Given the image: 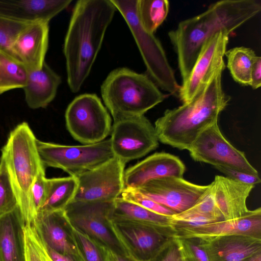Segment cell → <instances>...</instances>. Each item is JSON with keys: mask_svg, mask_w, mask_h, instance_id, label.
Returning <instances> with one entry per match:
<instances>
[{"mask_svg": "<svg viewBox=\"0 0 261 261\" xmlns=\"http://www.w3.org/2000/svg\"><path fill=\"white\" fill-rule=\"evenodd\" d=\"M261 10L258 0H223L211 4L203 12L180 21L168 32L177 55L182 83L189 76L206 41L221 30L230 34Z\"/></svg>", "mask_w": 261, "mask_h": 261, "instance_id": "1", "label": "cell"}, {"mask_svg": "<svg viewBox=\"0 0 261 261\" xmlns=\"http://www.w3.org/2000/svg\"><path fill=\"white\" fill-rule=\"evenodd\" d=\"M116 10L111 0L76 2L63 46L67 83L73 93L88 76Z\"/></svg>", "mask_w": 261, "mask_h": 261, "instance_id": "2", "label": "cell"}, {"mask_svg": "<svg viewBox=\"0 0 261 261\" xmlns=\"http://www.w3.org/2000/svg\"><path fill=\"white\" fill-rule=\"evenodd\" d=\"M217 71L206 86L192 100L167 109L155 122L159 141L180 150H189L197 136L218 121L230 96L223 91L222 74Z\"/></svg>", "mask_w": 261, "mask_h": 261, "instance_id": "3", "label": "cell"}, {"mask_svg": "<svg viewBox=\"0 0 261 261\" xmlns=\"http://www.w3.org/2000/svg\"><path fill=\"white\" fill-rule=\"evenodd\" d=\"M100 92L114 121L144 115L167 97L147 74L126 67L110 72L101 84Z\"/></svg>", "mask_w": 261, "mask_h": 261, "instance_id": "4", "label": "cell"}, {"mask_svg": "<svg viewBox=\"0 0 261 261\" xmlns=\"http://www.w3.org/2000/svg\"><path fill=\"white\" fill-rule=\"evenodd\" d=\"M37 139L28 123L23 122L10 132L2 149L1 156L6 162L25 225L32 224L35 218L32 186L39 172L45 169L37 150Z\"/></svg>", "mask_w": 261, "mask_h": 261, "instance_id": "5", "label": "cell"}, {"mask_svg": "<svg viewBox=\"0 0 261 261\" xmlns=\"http://www.w3.org/2000/svg\"><path fill=\"white\" fill-rule=\"evenodd\" d=\"M123 17L135 39L145 65L147 75L162 90L177 96L180 87L164 49L154 34L141 23L137 0H111Z\"/></svg>", "mask_w": 261, "mask_h": 261, "instance_id": "6", "label": "cell"}, {"mask_svg": "<svg viewBox=\"0 0 261 261\" xmlns=\"http://www.w3.org/2000/svg\"><path fill=\"white\" fill-rule=\"evenodd\" d=\"M36 145L43 165L61 169L76 176L115 157L110 138L98 143L65 145L37 139Z\"/></svg>", "mask_w": 261, "mask_h": 261, "instance_id": "7", "label": "cell"}, {"mask_svg": "<svg viewBox=\"0 0 261 261\" xmlns=\"http://www.w3.org/2000/svg\"><path fill=\"white\" fill-rule=\"evenodd\" d=\"M66 125L72 137L83 144L102 141L111 133V116L97 95H78L69 104Z\"/></svg>", "mask_w": 261, "mask_h": 261, "instance_id": "8", "label": "cell"}, {"mask_svg": "<svg viewBox=\"0 0 261 261\" xmlns=\"http://www.w3.org/2000/svg\"><path fill=\"white\" fill-rule=\"evenodd\" d=\"M111 134L114 156L125 164L143 157L159 146L154 126L144 115L114 121Z\"/></svg>", "mask_w": 261, "mask_h": 261, "instance_id": "9", "label": "cell"}, {"mask_svg": "<svg viewBox=\"0 0 261 261\" xmlns=\"http://www.w3.org/2000/svg\"><path fill=\"white\" fill-rule=\"evenodd\" d=\"M188 151L191 157L196 162L258 175V171L249 163L244 152L235 148L223 135L218 121L202 131Z\"/></svg>", "mask_w": 261, "mask_h": 261, "instance_id": "10", "label": "cell"}, {"mask_svg": "<svg viewBox=\"0 0 261 261\" xmlns=\"http://www.w3.org/2000/svg\"><path fill=\"white\" fill-rule=\"evenodd\" d=\"M125 164L114 157L103 164L75 176L78 181L72 201L113 202L125 189Z\"/></svg>", "mask_w": 261, "mask_h": 261, "instance_id": "11", "label": "cell"}, {"mask_svg": "<svg viewBox=\"0 0 261 261\" xmlns=\"http://www.w3.org/2000/svg\"><path fill=\"white\" fill-rule=\"evenodd\" d=\"M229 34L221 30L205 43L189 76L180 86L177 96L183 103L190 101L201 92L217 71L225 69L223 57Z\"/></svg>", "mask_w": 261, "mask_h": 261, "instance_id": "12", "label": "cell"}, {"mask_svg": "<svg viewBox=\"0 0 261 261\" xmlns=\"http://www.w3.org/2000/svg\"><path fill=\"white\" fill-rule=\"evenodd\" d=\"M113 202L72 201L64 210L74 226L114 251L123 255L118 242L108 225Z\"/></svg>", "mask_w": 261, "mask_h": 261, "instance_id": "13", "label": "cell"}, {"mask_svg": "<svg viewBox=\"0 0 261 261\" xmlns=\"http://www.w3.org/2000/svg\"><path fill=\"white\" fill-rule=\"evenodd\" d=\"M207 188L183 177L168 176L149 181L136 190L178 214L192 207Z\"/></svg>", "mask_w": 261, "mask_h": 261, "instance_id": "14", "label": "cell"}, {"mask_svg": "<svg viewBox=\"0 0 261 261\" xmlns=\"http://www.w3.org/2000/svg\"><path fill=\"white\" fill-rule=\"evenodd\" d=\"M113 221L141 261H148L153 258L176 234L175 229L171 226Z\"/></svg>", "mask_w": 261, "mask_h": 261, "instance_id": "15", "label": "cell"}, {"mask_svg": "<svg viewBox=\"0 0 261 261\" xmlns=\"http://www.w3.org/2000/svg\"><path fill=\"white\" fill-rule=\"evenodd\" d=\"M186 166L177 156L156 152L124 171L125 188L137 189L152 180L165 177H183Z\"/></svg>", "mask_w": 261, "mask_h": 261, "instance_id": "16", "label": "cell"}, {"mask_svg": "<svg viewBox=\"0 0 261 261\" xmlns=\"http://www.w3.org/2000/svg\"><path fill=\"white\" fill-rule=\"evenodd\" d=\"M49 41V22L37 21L29 23L18 34L12 47L13 57L29 70L41 69Z\"/></svg>", "mask_w": 261, "mask_h": 261, "instance_id": "17", "label": "cell"}, {"mask_svg": "<svg viewBox=\"0 0 261 261\" xmlns=\"http://www.w3.org/2000/svg\"><path fill=\"white\" fill-rule=\"evenodd\" d=\"M63 212L40 211L32 225L48 247L76 261H86L74 238L65 229Z\"/></svg>", "mask_w": 261, "mask_h": 261, "instance_id": "18", "label": "cell"}, {"mask_svg": "<svg viewBox=\"0 0 261 261\" xmlns=\"http://www.w3.org/2000/svg\"><path fill=\"white\" fill-rule=\"evenodd\" d=\"M210 185L216 209L223 219L241 218L251 212L246 201L255 186L222 175L215 176Z\"/></svg>", "mask_w": 261, "mask_h": 261, "instance_id": "19", "label": "cell"}, {"mask_svg": "<svg viewBox=\"0 0 261 261\" xmlns=\"http://www.w3.org/2000/svg\"><path fill=\"white\" fill-rule=\"evenodd\" d=\"M176 231L177 236L192 235L206 238L243 235L261 239V208L251 210L248 214L241 218L219 221Z\"/></svg>", "mask_w": 261, "mask_h": 261, "instance_id": "20", "label": "cell"}, {"mask_svg": "<svg viewBox=\"0 0 261 261\" xmlns=\"http://www.w3.org/2000/svg\"><path fill=\"white\" fill-rule=\"evenodd\" d=\"M25 227L18 204L0 214V261H26Z\"/></svg>", "mask_w": 261, "mask_h": 261, "instance_id": "21", "label": "cell"}, {"mask_svg": "<svg viewBox=\"0 0 261 261\" xmlns=\"http://www.w3.org/2000/svg\"><path fill=\"white\" fill-rule=\"evenodd\" d=\"M202 238L210 261H243L261 252V239L243 235Z\"/></svg>", "mask_w": 261, "mask_h": 261, "instance_id": "22", "label": "cell"}, {"mask_svg": "<svg viewBox=\"0 0 261 261\" xmlns=\"http://www.w3.org/2000/svg\"><path fill=\"white\" fill-rule=\"evenodd\" d=\"M71 0H0V15L27 22L49 21Z\"/></svg>", "mask_w": 261, "mask_h": 261, "instance_id": "23", "label": "cell"}, {"mask_svg": "<svg viewBox=\"0 0 261 261\" xmlns=\"http://www.w3.org/2000/svg\"><path fill=\"white\" fill-rule=\"evenodd\" d=\"M61 82V76L46 62L40 69L27 71L22 89L28 106L32 109L46 108L55 98Z\"/></svg>", "mask_w": 261, "mask_h": 261, "instance_id": "24", "label": "cell"}, {"mask_svg": "<svg viewBox=\"0 0 261 261\" xmlns=\"http://www.w3.org/2000/svg\"><path fill=\"white\" fill-rule=\"evenodd\" d=\"M111 219L131 223L163 226H173L172 217L152 212L121 197L113 202Z\"/></svg>", "mask_w": 261, "mask_h": 261, "instance_id": "25", "label": "cell"}, {"mask_svg": "<svg viewBox=\"0 0 261 261\" xmlns=\"http://www.w3.org/2000/svg\"><path fill=\"white\" fill-rule=\"evenodd\" d=\"M48 184L47 198L39 211L64 210L73 200L77 191L78 181L76 177L70 175L48 178Z\"/></svg>", "mask_w": 261, "mask_h": 261, "instance_id": "26", "label": "cell"}, {"mask_svg": "<svg viewBox=\"0 0 261 261\" xmlns=\"http://www.w3.org/2000/svg\"><path fill=\"white\" fill-rule=\"evenodd\" d=\"M227 67L233 79L243 86H250L251 72L256 57L250 48L236 47L226 50Z\"/></svg>", "mask_w": 261, "mask_h": 261, "instance_id": "27", "label": "cell"}, {"mask_svg": "<svg viewBox=\"0 0 261 261\" xmlns=\"http://www.w3.org/2000/svg\"><path fill=\"white\" fill-rule=\"evenodd\" d=\"M27 70L11 55L0 49V95L10 90L23 88Z\"/></svg>", "mask_w": 261, "mask_h": 261, "instance_id": "28", "label": "cell"}, {"mask_svg": "<svg viewBox=\"0 0 261 261\" xmlns=\"http://www.w3.org/2000/svg\"><path fill=\"white\" fill-rule=\"evenodd\" d=\"M169 2L167 0H137V11L142 26L154 34L167 16Z\"/></svg>", "mask_w": 261, "mask_h": 261, "instance_id": "29", "label": "cell"}, {"mask_svg": "<svg viewBox=\"0 0 261 261\" xmlns=\"http://www.w3.org/2000/svg\"><path fill=\"white\" fill-rule=\"evenodd\" d=\"M63 218L65 227L74 238L86 261H105L99 242L74 226L64 210Z\"/></svg>", "mask_w": 261, "mask_h": 261, "instance_id": "30", "label": "cell"}, {"mask_svg": "<svg viewBox=\"0 0 261 261\" xmlns=\"http://www.w3.org/2000/svg\"><path fill=\"white\" fill-rule=\"evenodd\" d=\"M30 23L0 15V49L13 57L12 45L20 32Z\"/></svg>", "mask_w": 261, "mask_h": 261, "instance_id": "31", "label": "cell"}, {"mask_svg": "<svg viewBox=\"0 0 261 261\" xmlns=\"http://www.w3.org/2000/svg\"><path fill=\"white\" fill-rule=\"evenodd\" d=\"M26 261H53L45 244L32 224L24 229Z\"/></svg>", "mask_w": 261, "mask_h": 261, "instance_id": "32", "label": "cell"}, {"mask_svg": "<svg viewBox=\"0 0 261 261\" xmlns=\"http://www.w3.org/2000/svg\"><path fill=\"white\" fill-rule=\"evenodd\" d=\"M18 204L17 198L4 158L0 159V214Z\"/></svg>", "mask_w": 261, "mask_h": 261, "instance_id": "33", "label": "cell"}, {"mask_svg": "<svg viewBox=\"0 0 261 261\" xmlns=\"http://www.w3.org/2000/svg\"><path fill=\"white\" fill-rule=\"evenodd\" d=\"M176 237L187 261H210L203 238L192 235Z\"/></svg>", "mask_w": 261, "mask_h": 261, "instance_id": "34", "label": "cell"}, {"mask_svg": "<svg viewBox=\"0 0 261 261\" xmlns=\"http://www.w3.org/2000/svg\"><path fill=\"white\" fill-rule=\"evenodd\" d=\"M121 195L123 199L152 212L170 217L176 215L172 211L144 195L136 189L125 188Z\"/></svg>", "mask_w": 261, "mask_h": 261, "instance_id": "35", "label": "cell"}, {"mask_svg": "<svg viewBox=\"0 0 261 261\" xmlns=\"http://www.w3.org/2000/svg\"><path fill=\"white\" fill-rule=\"evenodd\" d=\"M48 189V178L45 177L44 169L36 177L31 189L32 205L35 217L46 201Z\"/></svg>", "mask_w": 261, "mask_h": 261, "instance_id": "36", "label": "cell"}, {"mask_svg": "<svg viewBox=\"0 0 261 261\" xmlns=\"http://www.w3.org/2000/svg\"><path fill=\"white\" fill-rule=\"evenodd\" d=\"M148 261H187L175 236L153 258Z\"/></svg>", "mask_w": 261, "mask_h": 261, "instance_id": "37", "label": "cell"}, {"mask_svg": "<svg viewBox=\"0 0 261 261\" xmlns=\"http://www.w3.org/2000/svg\"><path fill=\"white\" fill-rule=\"evenodd\" d=\"M214 167L225 175L226 177L242 183L255 186L260 182L258 175L249 174L227 167L216 166Z\"/></svg>", "mask_w": 261, "mask_h": 261, "instance_id": "38", "label": "cell"}, {"mask_svg": "<svg viewBox=\"0 0 261 261\" xmlns=\"http://www.w3.org/2000/svg\"><path fill=\"white\" fill-rule=\"evenodd\" d=\"M261 86V58L256 56L253 62L251 72L250 86L253 89H257Z\"/></svg>", "mask_w": 261, "mask_h": 261, "instance_id": "39", "label": "cell"}, {"mask_svg": "<svg viewBox=\"0 0 261 261\" xmlns=\"http://www.w3.org/2000/svg\"><path fill=\"white\" fill-rule=\"evenodd\" d=\"M99 245L105 261H129L123 255L114 251L99 242Z\"/></svg>", "mask_w": 261, "mask_h": 261, "instance_id": "40", "label": "cell"}, {"mask_svg": "<svg viewBox=\"0 0 261 261\" xmlns=\"http://www.w3.org/2000/svg\"><path fill=\"white\" fill-rule=\"evenodd\" d=\"M45 244L47 252L53 261H76L72 257L62 254L48 247L45 243Z\"/></svg>", "mask_w": 261, "mask_h": 261, "instance_id": "41", "label": "cell"}, {"mask_svg": "<svg viewBox=\"0 0 261 261\" xmlns=\"http://www.w3.org/2000/svg\"><path fill=\"white\" fill-rule=\"evenodd\" d=\"M243 261H261V252L256 253Z\"/></svg>", "mask_w": 261, "mask_h": 261, "instance_id": "42", "label": "cell"}]
</instances>
